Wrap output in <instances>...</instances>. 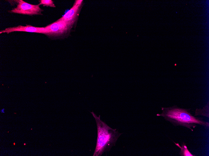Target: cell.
Masks as SVG:
<instances>
[{"label":"cell","instance_id":"5","mask_svg":"<svg viewBox=\"0 0 209 156\" xmlns=\"http://www.w3.org/2000/svg\"><path fill=\"white\" fill-rule=\"evenodd\" d=\"M15 31L36 33L46 35L47 33V30L45 27H35L28 25H26L25 26L19 25L16 26L7 28L4 30L0 31V34L5 33L8 34Z\"/></svg>","mask_w":209,"mask_h":156},{"label":"cell","instance_id":"7","mask_svg":"<svg viewBox=\"0 0 209 156\" xmlns=\"http://www.w3.org/2000/svg\"><path fill=\"white\" fill-rule=\"evenodd\" d=\"M176 145L180 149L179 154L181 156H195V155L192 154L188 149L187 147L184 142H183L181 146L178 143H176L173 141Z\"/></svg>","mask_w":209,"mask_h":156},{"label":"cell","instance_id":"10","mask_svg":"<svg viewBox=\"0 0 209 156\" xmlns=\"http://www.w3.org/2000/svg\"><path fill=\"white\" fill-rule=\"evenodd\" d=\"M5 109L4 108L2 109L0 111L1 113H4L5 112Z\"/></svg>","mask_w":209,"mask_h":156},{"label":"cell","instance_id":"11","mask_svg":"<svg viewBox=\"0 0 209 156\" xmlns=\"http://www.w3.org/2000/svg\"><path fill=\"white\" fill-rule=\"evenodd\" d=\"M24 144V145H25L26 144Z\"/></svg>","mask_w":209,"mask_h":156},{"label":"cell","instance_id":"9","mask_svg":"<svg viewBox=\"0 0 209 156\" xmlns=\"http://www.w3.org/2000/svg\"><path fill=\"white\" fill-rule=\"evenodd\" d=\"M40 5H43V7H55V4L52 0H39Z\"/></svg>","mask_w":209,"mask_h":156},{"label":"cell","instance_id":"3","mask_svg":"<svg viewBox=\"0 0 209 156\" xmlns=\"http://www.w3.org/2000/svg\"><path fill=\"white\" fill-rule=\"evenodd\" d=\"M74 23L58 19L45 27L47 30L45 35L54 39L64 38L70 34Z\"/></svg>","mask_w":209,"mask_h":156},{"label":"cell","instance_id":"2","mask_svg":"<svg viewBox=\"0 0 209 156\" xmlns=\"http://www.w3.org/2000/svg\"><path fill=\"white\" fill-rule=\"evenodd\" d=\"M90 113L95 119L97 130L96 144L93 156H100L115 146L118 139L123 133L109 126L101 120L100 115L97 116L93 111Z\"/></svg>","mask_w":209,"mask_h":156},{"label":"cell","instance_id":"4","mask_svg":"<svg viewBox=\"0 0 209 156\" xmlns=\"http://www.w3.org/2000/svg\"><path fill=\"white\" fill-rule=\"evenodd\" d=\"M17 3V7L8 12L13 13L31 16L34 15H42L43 10L40 7L39 4H32L27 2L23 0H13Z\"/></svg>","mask_w":209,"mask_h":156},{"label":"cell","instance_id":"1","mask_svg":"<svg viewBox=\"0 0 209 156\" xmlns=\"http://www.w3.org/2000/svg\"><path fill=\"white\" fill-rule=\"evenodd\" d=\"M190 110L181 108L176 105L167 107H161L162 113L156 115L163 117L174 126L185 127L191 131H193L192 128L196 127L197 125L209 128V122L204 121L201 117L193 116Z\"/></svg>","mask_w":209,"mask_h":156},{"label":"cell","instance_id":"6","mask_svg":"<svg viewBox=\"0 0 209 156\" xmlns=\"http://www.w3.org/2000/svg\"><path fill=\"white\" fill-rule=\"evenodd\" d=\"M82 2L83 0H76L73 7L59 19L75 22L78 16Z\"/></svg>","mask_w":209,"mask_h":156},{"label":"cell","instance_id":"8","mask_svg":"<svg viewBox=\"0 0 209 156\" xmlns=\"http://www.w3.org/2000/svg\"><path fill=\"white\" fill-rule=\"evenodd\" d=\"M201 115L208 118L209 117V102L204 106L203 109L197 108L196 110L194 116Z\"/></svg>","mask_w":209,"mask_h":156}]
</instances>
